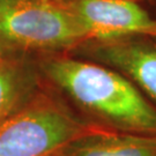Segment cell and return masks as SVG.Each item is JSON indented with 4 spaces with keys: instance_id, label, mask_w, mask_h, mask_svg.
<instances>
[{
    "instance_id": "obj_1",
    "label": "cell",
    "mask_w": 156,
    "mask_h": 156,
    "mask_svg": "<svg viewBox=\"0 0 156 156\" xmlns=\"http://www.w3.org/2000/svg\"><path fill=\"white\" fill-rule=\"evenodd\" d=\"M50 78L89 111L124 129L156 135V109L110 68L71 58L45 64Z\"/></svg>"
},
{
    "instance_id": "obj_2",
    "label": "cell",
    "mask_w": 156,
    "mask_h": 156,
    "mask_svg": "<svg viewBox=\"0 0 156 156\" xmlns=\"http://www.w3.org/2000/svg\"><path fill=\"white\" fill-rule=\"evenodd\" d=\"M90 39L67 2L0 0V41L37 50L67 49Z\"/></svg>"
},
{
    "instance_id": "obj_3",
    "label": "cell",
    "mask_w": 156,
    "mask_h": 156,
    "mask_svg": "<svg viewBox=\"0 0 156 156\" xmlns=\"http://www.w3.org/2000/svg\"><path fill=\"white\" fill-rule=\"evenodd\" d=\"M100 129L55 103L37 102L0 123V156H56L73 141Z\"/></svg>"
},
{
    "instance_id": "obj_4",
    "label": "cell",
    "mask_w": 156,
    "mask_h": 156,
    "mask_svg": "<svg viewBox=\"0 0 156 156\" xmlns=\"http://www.w3.org/2000/svg\"><path fill=\"white\" fill-rule=\"evenodd\" d=\"M67 4L90 39L105 42L131 36L156 38V19L132 0H72Z\"/></svg>"
},
{
    "instance_id": "obj_5",
    "label": "cell",
    "mask_w": 156,
    "mask_h": 156,
    "mask_svg": "<svg viewBox=\"0 0 156 156\" xmlns=\"http://www.w3.org/2000/svg\"><path fill=\"white\" fill-rule=\"evenodd\" d=\"M94 55L101 62L117 67L156 101V45L120 38L100 42Z\"/></svg>"
},
{
    "instance_id": "obj_6",
    "label": "cell",
    "mask_w": 156,
    "mask_h": 156,
    "mask_svg": "<svg viewBox=\"0 0 156 156\" xmlns=\"http://www.w3.org/2000/svg\"><path fill=\"white\" fill-rule=\"evenodd\" d=\"M56 156H156V135L100 129L73 141Z\"/></svg>"
},
{
    "instance_id": "obj_7",
    "label": "cell",
    "mask_w": 156,
    "mask_h": 156,
    "mask_svg": "<svg viewBox=\"0 0 156 156\" xmlns=\"http://www.w3.org/2000/svg\"><path fill=\"white\" fill-rule=\"evenodd\" d=\"M30 84V75L21 62L0 57V123L20 109Z\"/></svg>"
}]
</instances>
